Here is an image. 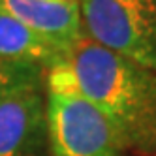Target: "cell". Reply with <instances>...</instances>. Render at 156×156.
Listing matches in <instances>:
<instances>
[{"label": "cell", "mask_w": 156, "mask_h": 156, "mask_svg": "<svg viewBox=\"0 0 156 156\" xmlns=\"http://www.w3.org/2000/svg\"><path fill=\"white\" fill-rule=\"evenodd\" d=\"M62 57L51 43L34 34L30 28L8 13L0 6V60L30 64L41 70H49Z\"/></svg>", "instance_id": "6"}, {"label": "cell", "mask_w": 156, "mask_h": 156, "mask_svg": "<svg viewBox=\"0 0 156 156\" xmlns=\"http://www.w3.org/2000/svg\"><path fill=\"white\" fill-rule=\"evenodd\" d=\"M92 41L156 72V0H77Z\"/></svg>", "instance_id": "2"}, {"label": "cell", "mask_w": 156, "mask_h": 156, "mask_svg": "<svg viewBox=\"0 0 156 156\" xmlns=\"http://www.w3.org/2000/svg\"><path fill=\"white\" fill-rule=\"evenodd\" d=\"M45 128L53 156H120L124 149L111 122L75 94L49 92Z\"/></svg>", "instance_id": "3"}, {"label": "cell", "mask_w": 156, "mask_h": 156, "mask_svg": "<svg viewBox=\"0 0 156 156\" xmlns=\"http://www.w3.org/2000/svg\"><path fill=\"white\" fill-rule=\"evenodd\" d=\"M41 72L43 70L38 66L0 60V98L15 90L38 88Z\"/></svg>", "instance_id": "7"}, {"label": "cell", "mask_w": 156, "mask_h": 156, "mask_svg": "<svg viewBox=\"0 0 156 156\" xmlns=\"http://www.w3.org/2000/svg\"><path fill=\"white\" fill-rule=\"evenodd\" d=\"M45 126L38 88L15 90L0 98V156H25Z\"/></svg>", "instance_id": "5"}, {"label": "cell", "mask_w": 156, "mask_h": 156, "mask_svg": "<svg viewBox=\"0 0 156 156\" xmlns=\"http://www.w3.org/2000/svg\"><path fill=\"white\" fill-rule=\"evenodd\" d=\"M47 88L75 94L102 113L124 149L156 151V72L87 34L47 70Z\"/></svg>", "instance_id": "1"}, {"label": "cell", "mask_w": 156, "mask_h": 156, "mask_svg": "<svg viewBox=\"0 0 156 156\" xmlns=\"http://www.w3.org/2000/svg\"><path fill=\"white\" fill-rule=\"evenodd\" d=\"M0 6L62 55L85 36L77 0H0Z\"/></svg>", "instance_id": "4"}]
</instances>
